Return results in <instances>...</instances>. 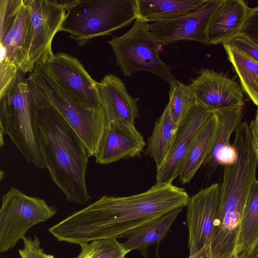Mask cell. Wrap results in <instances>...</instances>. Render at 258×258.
I'll list each match as a JSON object with an SVG mask.
<instances>
[{"label": "cell", "instance_id": "obj_16", "mask_svg": "<svg viewBox=\"0 0 258 258\" xmlns=\"http://www.w3.org/2000/svg\"><path fill=\"white\" fill-rule=\"evenodd\" d=\"M250 8L241 0H221L209 24L210 44L227 43L241 33Z\"/></svg>", "mask_w": 258, "mask_h": 258}, {"label": "cell", "instance_id": "obj_2", "mask_svg": "<svg viewBox=\"0 0 258 258\" xmlns=\"http://www.w3.org/2000/svg\"><path fill=\"white\" fill-rule=\"evenodd\" d=\"M34 89L40 99L38 136L45 167L69 201L83 205L90 199L86 182L89 154L59 113Z\"/></svg>", "mask_w": 258, "mask_h": 258}, {"label": "cell", "instance_id": "obj_7", "mask_svg": "<svg viewBox=\"0 0 258 258\" xmlns=\"http://www.w3.org/2000/svg\"><path fill=\"white\" fill-rule=\"evenodd\" d=\"M73 0H27L29 19L25 43L26 57L20 70L24 74L45 64L53 56L51 44L60 31Z\"/></svg>", "mask_w": 258, "mask_h": 258}, {"label": "cell", "instance_id": "obj_28", "mask_svg": "<svg viewBox=\"0 0 258 258\" xmlns=\"http://www.w3.org/2000/svg\"><path fill=\"white\" fill-rule=\"evenodd\" d=\"M225 44L258 62V46L245 36L240 34Z\"/></svg>", "mask_w": 258, "mask_h": 258}, {"label": "cell", "instance_id": "obj_25", "mask_svg": "<svg viewBox=\"0 0 258 258\" xmlns=\"http://www.w3.org/2000/svg\"><path fill=\"white\" fill-rule=\"evenodd\" d=\"M170 85L167 103L172 121L178 127L197 101L190 85L174 79Z\"/></svg>", "mask_w": 258, "mask_h": 258}, {"label": "cell", "instance_id": "obj_31", "mask_svg": "<svg viewBox=\"0 0 258 258\" xmlns=\"http://www.w3.org/2000/svg\"><path fill=\"white\" fill-rule=\"evenodd\" d=\"M253 149L258 162V109L254 118L249 124Z\"/></svg>", "mask_w": 258, "mask_h": 258}, {"label": "cell", "instance_id": "obj_11", "mask_svg": "<svg viewBox=\"0 0 258 258\" xmlns=\"http://www.w3.org/2000/svg\"><path fill=\"white\" fill-rule=\"evenodd\" d=\"M221 0H206L198 10L175 18L149 24V30L162 45L180 41L210 44L208 28Z\"/></svg>", "mask_w": 258, "mask_h": 258}, {"label": "cell", "instance_id": "obj_14", "mask_svg": "<svg viewBox=\"0 0 258 258\" xmlns=\"http://www.w3.org/2000/svg\"><path fill=\"white\" fill-rule=\"evenodd\" d=\"M146 145L135 124L108 122L94 157L97 164H108L140 156Z\"/></svg>", "mask_w": 258, "mask_h": 258}, {"label": "cell", "instance_id": "obj_1", "mask_svg": "<svg viewBox=\"0 0 258 258\" xmlns=\"http://www.w3.org/2000/svg\"><path fill=\"white\" fill-rule=\"evenodd\" d=\"M189 198L184 189L172 184H155L127 197L103 196L48 230L59 241L80 246L97 239L124 238L165 213L186 207Z\"/></svg>", "mask_w": 258, "mask_h": 258}, {"label": "cell", "instance_id": "obj_10", "mask_svg": "<svg viewBox=\"0 0 258 258\" xmlns=\"http://www.w3.org/2000/svg\"><path fill=\"white\" fill-rule=\"evenodd\" d=\"M44 65L48 73L77 102L87 108L101 106L98 82L76 57L58 52Z\"/></svg>", "mask_w": 258, "mask_h": 258}, {"label": "cell", "instance_id": "obj_32", "mask_svg": "<svg viewBox=\"0 0 258 258\" xmlns=\"http://www.w3.org/2000/svg\"><path fill=\"white\" fill-rule=\"evenodd\" d=\"M243 258H258V240L250 251Z\"/></svg>", "mask_w": 258, "mask_h": 258}, {"label": "cell", "instance_id": "obj_24", "mask_svg": "<svg viewBox=\"0 0 258 258\" xmlns=\"http://www.w3.org/2000/svg\"><path fill=\"white\" fill-rule=\"evenodd\" d=\"M244 91L256 105L258 104V62L238 50L223 44Z\"/></svg>", "mask_w": 258, "mask_h": 258}, {"label": "cell", "instance_id": "obj_34", "mask_svg": "<svg viewBox=\"0 0 258 258\" xmlns=\"http://www.w3.org/2000/svg\"><path fill=\"white\" fill-rule=\"evenodd\" d=\"M46 258H55V257L52 254H47Z\"/></svg>", "mask_w": 258, "mask_h": 258}, {"label": "cell", "instance_id": "obj_21", "mask_svg": "<svg viewBox=\"0 0 258 258\" xmlns=\"http://www.w3.org/2000/svg\"><path fill=\"white\" fill-rule=\"evenodd\" d=\"M182 210V208L175 209L130 232L124 237L126 238L122 243L124 248L128 252L139 250L144 253L151 245L158 244Z\"/></svg>", "mask_w": 258, "mask_h": 258}, {"label": "cell", "instance_id": "obj_35", "mask_svg": "<svg viewBox=\"0 0 258 258\" xmlns=\"http://www.w3.org/2000/svg\"><path fill=\"white\" fill-rule=\"evenodd\" d=\"M256 106H257V108H258V104H257V105Z\"/></svg>", "mask_w": 258, "mask_h": 258}, {"label": "cell", "instance_id": "obj_5", "mask_svg": "<svg viewBox=\"0 0 258 258\" xmlns=\"http://www.w3.org/2000/svg\"><path fill=\"white\" fill-rule=\"evenodd\" d=\"M28 82L59 113L94 157L106 121L102 106L87 108L75 100L48 73L44 65L35 66Z\"/></svg>", "mask_w": 258, "mask_h": 258}, {"label": "cell", "instance_id": "obj_33", "mask_svg": "<svg viewBox=\"0 0 258 258\" xmlns=\"http://www.w3.org/2000/svg\"><path fill=\"white\" fill-rule=\"evenodd\" d=\"M189 258H206V257L203 253L200 252V253H198L195 254V255H194L191 257H189Z\"/></svg>", "mask_w": 258, "mask_h": 258}, {"label": "cell", "instance_id": "obj_20", "mask_svg": "<svg viewBox=\"0 0 258 258\" xmlns=\"http://www.w3.org/2000/svg\"><path fill=\"white\" fill-rule=\"evenodd\" d=\"M137 18L156 22L175 18L194 12L206 0H136Z\"/></svg>", "mask_w": 258, "mask_h": 258}, {"label": "cell", "instance_id": "obj_18", "mask_svg": "<svg viewBox=\"0 0 258 258\" xmlns=\"http://www.w3.org/2000/svg\"><path fill=\"white\" fill-rule=\"evenodd\" d=\"M29 19L27 0H23L13 24L0 40V68L17 72L26 57L25 43Z\"/></svg>", "mask_w": 258, "mask_h": 258}, {"label": "cell", "instance_id": "obj_9", "mask_svg": "<svg viewBox=\"0 0 258 258\" xmlns=\"http://www.w3.org/2000/svg\"><path fill=\"white\" fill-rule=\"evenodd\" d=\"M220 204L218 183L201 189L189 198L186 206L189 257L201 252L206 258H211L212 234Z\"/></svg>", "mask_w": 258, "mask_h": 258}, {"label": "cell", "instance_id": "obj_22", "mask_svg": "<svg viewBox=\"0 0 258 258\" xmlns=\"http://www.w3.org/2000/svg\"><path fill=\"white\" fill-rule=\"evenodd\" d=\"M177 129L172 120L167 104L161 115L156 121L145 149L146 154L155 161L156 168L160 166L165 161Z\"/></svg>", "mask_w": 258, "mask_h": 258}, {"label": "cell", "instance_id": "obj_23", "mask_svg": "<svg viewBox=\"0 0 258 258\" xmlns=\"http://www.w3.org/2000/svg\"><path fill=\"white\" fill-rule=\"evenodd\" d=\"M258 240V180L252 187L242 218L236 247L238 258L245 256Z\"/></svg>", "mask_w": 258, "mask_h": 258}, {"label": "cell", "instance_id": "obj_13", "mask_svg": "<svg viewBox=\"0 0 258 258\" xmlns=\"http://www.w3.org/2000/svg\"><path fill=\"white\" fill-rule=\"evenodd\" d=\"M197 102L215 112L226 108L243 105V95L236 82L213 70H202L191 81Z\"/></svg>", "mask_w": 258, "mask_h": 258}, {"label": "cell", "instance_id": "obj_30", "mask_svg": "<svg viewBox=\"0 0 258 258\" xmlns=\"http://www.w3.org/2000/svg\"><path fill=\"white\" fill-rule=\"evenodd\" d=\"M240 34L247 37L258 46V6L250 9Z\"/></svg>", "mask_w": 258, "mask_h": 258}, {"label": "cell", "instance_id": "obj_3", "mask_svg": "<svg viewBox=\"0 0 258 258\" xmlns=\"http://www.w3.org/2000/svg\"><path fill=\"white\" fill-rule=\"evenodd\" d=\"M20 70L0 96L1 135H7L28 163L45 167L40 146L37 115L38 95Z\"/></svg>", "mask_w": 258, "mask_h": 258}, {"label": "cell", "instance_id": "obj_12", "mask_svg": "<svg viewBox=\"0 0 258 258\" xmlns=\"http://www.w3.org/2000/svg\"><path fill=\"white\" fill-rule=\"evenodd\" d=\"M213 112L196 102L179 125L165 161L156 168L155 184H172L173 181L179 176L197 134Z\"/></svg>", "mask_w": 258, "mask_h": 258}, {"label": "cell", "instance_id": "obj_8", "mask_svg": "<svg viewBox=\"0 0 258 258\" xmlns=\"http://www.w3.org/2000/svg\"><path fill=\"white\" fill-rule=\"evenodd\" d=\"M56 212V208L44 200L11 187L2 197L0 253L14 248L32 227L46 221Z\"/></svg>", "mask_w": 258, "mask_h": 258}, {"label": "cell", "instance_id": "obj_4", "mask_svg": "<svg viewBox=\"0 0 258 258\" xmlns=\"http://www.w3.org/2000/svg\"><path fill=\"white\" fill-rule=\"evenodd\" d=\"M137 18L136 0H73L60 31L80 46L129 26Z\"/></svg>", "mask_w": 258, "mask_h": 258}, {"label": "cell", "instance_id": "obj_6", "mask_svg": "<svg viewBox=\"0 0 258 258\" xmlns=\"http://www.w3.org/2000/svg\"><path fill=\"white\" fill-rule=\"evenodd\" d=\"M117 66L125 76L143 71L164 79L169 84L174 79L170 67L160 58L162 44L149 30V23L136 19L123 35L108 41Z\"/></svg>", "mask_w": 258, "mask_h": 258}, {"label": "cell", "instance_id": "obj_19", "mask_svg": "<svg viewBox=\"0 0 258 258\" xmlns=\"http://www.w3.org/2000/svg\"><path fill=\"white\" fill-rule=\"evenodd\" d=\"M218 124V117L214 112L200 128L180 171L179 177L182 184L191 180L211 153Z\"/></svg>", "mask_w": 258, "mask_h": 258}, {"label": "cell", "instance_id": "obj_27", "mask_svg": "<svg viewBox=\"0 0 258 258\" xmlns=\"http://www.w3.org/2000/svg\"><path fill=\"white\" fill-rule=\"evenodd\" d=\"M23 0H0V40L13 24Z\"/></svg>", "mask_w": 258, "mask_h": 258}, {"label": "cell", "instance_id": "obj_15", "mask_svg": "<svg viewBox=\"0 0 258 258\" xmlns=\"http://www.w3.org/2000/svg\"><path fill=\"white\" fill-rule=\"evenodd\" d=\"M101 105L106 123L135 124L139 117L138 102L140 98L131 96L124 82L114 74H108L98 82Z\"/></svg>", "mask_w": 258, "mask_h": 258}, {"label": "cell", "instance_id": "obj_29", "mask_svg": "<svg viewBox=\"0 0 258 258\" xmlns=\"http://www.w3.org/2000/svg\"><path fill=\"white\" fill-rule=\"evenodd\" d=\"M24 247L18 250L21 258H46L47 254L40 246V241L37 235L34 238L24 236Z\"/></svg>", "mask_w": 258, "mask_h": 258}, {"label": "cell", "instance_id": "obj_17", "mask_svg": "<svg viewBox=\"0 0 258 258\" xmlns=\"http://www.w3.org/2000/svg\"><path fill=\"white\" fill-rule=\"evenodd\" d=\"M218 119V127L212 150L206 160L204 166L214 170L218 165H228L233 163L237 154L230 138L243 115V105H236L215 111Z\"/></svg>", "mask_w": 258, "mask_h": 258}, {"label": "cell", "instance_id": "obj_26", "mask_svg": "<svg viewBox=\"0 0 258 258\" xmlns=\"http://www.w3.org/2000/svg\"><path fill=\"white\" fill-rule=\"evenodd\" d=\"M80 253L74 258H125L128 252L117 239L95 240L81 245Z\"/></svg>", "mask_w": 258, "mask_h": 258}]
</instances>
